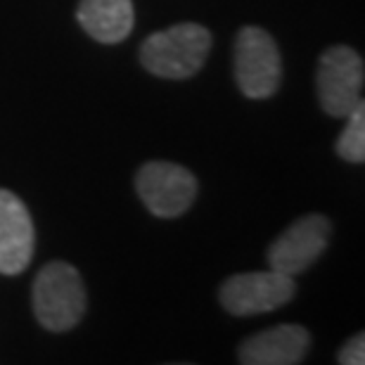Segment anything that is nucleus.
<instances>
[{"label":"nucleus","instance_id":"1","mask_svg":"<svg viewBox=\"0 0 365 365\" xmlns=\"http://www.w3.org/2000/svg\"><path fill=\"white\" fill-rule=\"evenodd\" d=\"M211 50L209 29L195 21H182L152 34L140 46L143 67L162 78H190L204 67Z\"/></svg>","mask_w":365,"mask_h":365},{"label":"nucleus","instance_id":"2","mask_svg":"<svg viewBox=\"0 0 365 365\" xmlns=\"http://www.w3.org/2000/svg\"><path fill=\"white\" fill-rule=\"evenodd\" d=\"M34 313L50 332H67L86 313V284L67 261H50L34 282Z\"/></svg>","mask_w":365,"mask_h":365},{"label":"nucleus","instance_id":"3","mask_svg":"<svg viewBox=\"0 0 365 365\" xmlns=\"http://www.w3.org/2000/svg\"><path fill=\"white\" fill-rule=\"evenodd\" d=\"M282 78V57L266 29L245 26L235 38V81L242 95L264 100L275 95Z\"/></svg>","mask_w":365,"mask_h":365},{"label":"nucleus","instance_id":"4","mask_svg":"<svg viewBox=\"0 0 365 365\" xmlns=\"http://www.w3.org/2000/svg\"><path fill=\"white\" fill-rule=\"evenodd\" d=\"M363 57L354 48L332 46L325 50L316 71L318 100L325 114L346 119V114L363 100Z\"/></svg>","mask_w":365,"mask_h":365},{"label":"nucleus","instance_id":"5","mask_svg":"<svg viewBox=\"0 0 365 365\" xmlns=\"http://www.w3.org/2000/svg\"><path fill=\"white\" fill-rule=\"evenodd\" d=\"M297 294V282L280 271H257L230 275L218 289V302L232 316L271 313L289 304Z\"/></svg>","mask_w":365,"mask_h":365},{"label":"nucleus","instance_id":"6","mask_svg":"<svg viewBox=\"0 0 365 365\" xmlns=\"http://www.w3.org/2000/svg\"><path fill=\"white\" fill-rule=\"evenodd\" d=\"M143 204L159 218L182 216L197 197V178L185 166L171 162H148L135 176Z\"/></svg>","mask_w":365,"mask_h":365},{"label":"nucleus","instance_id":"7","mask_svg":"<svg viewBox=\"0 0 365 365\" xmlns=\"http://www.w3.org/2000/svg\"><path fill=\"white\" fill-rule=\"evenodd\" d=\"M332 237V223L323 214L299 218L275 240L268 250V266L284 275H299L327 250Z\"/></svg>","mask_w":365,"mask_h":365},{"label":"nucleus","instance_id":"8","mask_svg":"<svg viewBox=\"0 0 365 365\" xmlns=\"http://www.w3.org/2000/svg\"><path fill=\"white\" fill-rule=\"evenodd\" d=\"M36 230L26 204L0 187V273L19 275L34 259Z\"/></svg>","mask_w":365,"mask_h":365},{"label":"nucleus","instance_id":"9","mask_svg":"<svg viewBox=\"0 0 365 365\" xmlns=\"http://www.w3.org/2000/svg\"><path fill=\"white\" fill-rule=\"evenodd\" d=\"M311 349V332L302 325H275L254 334L237 349L242 365H297Z\"/></svg>","mask_w":365,"mask_h":365},{"label":"nucleus","instance_id":"10","mask_svg":"<svg viewBox=\"0 0 365 365\" xmlns=\"http://www.w3.org/2000/svg\"><path fill=\"white\" fill-rule=\"evenodd\" d=\"M76 17L83 31L100 43H121L135 21L130 0H81Z\"/></svg>","mask_w":365,"mask_h":365},{"label":"nucleus","instance_id":"11","mask_svg":"<svg viewBox=\"0 0 365 365\" xmlns=\"http://www.w3.org/2000/svg\"><path fill=\"white\" fill-rule=\"evenodd\" d=\"M346 128L337 140V155L349 164L365 162V102L361 100L346 114Z\"/></svg>","mask_w":365,"mask_h":365},{"label":"nucleus","instance_id":"12","mask_svg":"<svg viewBox=\"0 0 365 365\" xmlns=\"http://www.w3.org/2000/svg\"><path fill=\"white\" fill-rule=\"evenodd\" d=\"M337 361L341 365H363L365 363V334L359 332L339 349Z\"/></svg>","mask_w":365,"mask_h":365}]
</instances>
